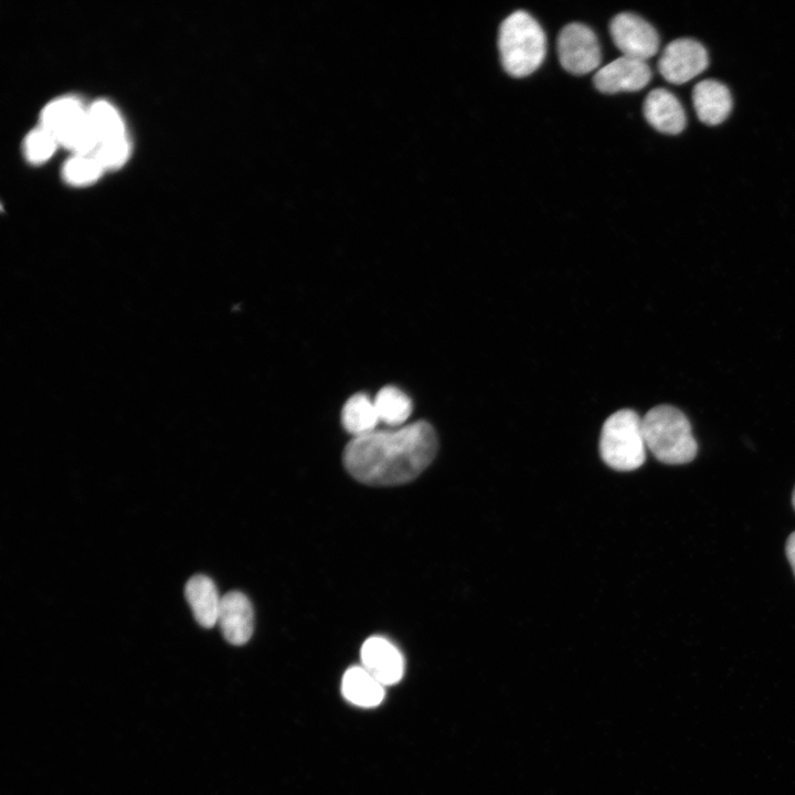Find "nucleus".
<instances>
[{
	"label": "nucleus",
	"mask_w": 795,
	"mask_h": 795,
	"mask_svg": "<svg viewBox=\"0 0 795 795\" xmlns=\"http://www.w3.org/2000/svg\"><path fill=\"white\" fill-rule=\"evenodd\" d=\"M436 452L435 430L421 420L396 430H374L353 437L344 447L343 464L363 484L400 485L416 478Z\"/></svg>",
	"instance_id": "nucleus-1"
},
{
	"label": "nucleus",
	"mask_w": 795,
	"mask_h": 795,
	"mask_svg": "<svg viewBox=\"0 0 795 795\" xmlns=\"http://www.w3.org/2000/svg\"><path fill=\"white\" fill-rule=\"evenodd\" d=\"M498 49L505 71L513 77H524L533 73L544 60L545 34L534 18L518 10L501 22Z\"/></svg>",
	"instance_id": "nucleus-2"
},
{
	"label": "nucleus",
	"mask_w": 795,
	"mask_h": 795,
	"mask_svg": "<svg viewBox=\"0 0 795 795\" xmlns=\"http://www.w3.org/2000/svg\"><path fill=\"white\" fill-rule=\"evenodd\" d=\"M647 449L661 463L687 464L698 451L691 425L686 415L675 406L662 404L650 409L642 417Z\"/></svg>",
	"instance_id": "nucleus-3"
},
{
	"label": "nucleus",
	"mask_w": 795,
	"mask_h": 795,
	"mask_svg": "<svg viewBox=\"0 0 795 795\" xmlns=\"http://www.w3.org/2000/svg\"><path fill=\"white\" fill-rule=\"evenodd\" d=\"M642 417L630 409L611 414L603 424L600 454L603 462L619 471L639 468L646 459Z\"/></svg>",
	"instance_id": "nucleus-4"
},
{
	"label": "nucleus",
	"mask_w": 795,
	"mask_h": 795,
	"mask_svg": "<svg viewBox=\"0 0 795 795\" xmlns=\"http://www.w3.org/2000/svg\"><path fill=\"white\" fill-rule=\"evenodd\" d=\"M558 55L562 67L571 74L583 75L601 63V49L595 33L582 23H570L559 33Z\"/></svg>",
	"instance_id": "nucleus-5"
},
{
	"label": "nucleus",
	"mask_w": 795,
	"mask_h": 795,
	"mask_svg": "<svg viewBox=\"0 0 795 795\" xmlns=\"http://www.w3.org/2000/svg\"><path fill=\"white\" fill-rule=\"evenodd\" d=\"M610 33L624 56L646 61L659 47V36L646 20L630 12L616 14L610 23Z\"/></svg>",
	"instance_id": "nucleus-6"
},
{
	"label": "nucleus",
	"mask_w": 795,
	"mask_h": 795,
	"mask_svg": "<svg viewBox=\"0 0 795 795\" xmlns=\"http://www.w3.org/2000/svg\"><path fill=\"white\" fill-rule=\"evenodd\" d=\"M708 66L706 49L692 39H678L662 51L658 70L669 83L683 84L699 75Z\"/></svg>",
	"instance_id": "nucleus-7"
},
{
	"label": "nucleus",
	"mask_w": 795,
	"mask_h": 795,
	"mask_svg": "<svg viewBox=\"0 0 795 795\" xmlns=\"http://www.w3.org/2000/svg\"><path fill=\"white\" fill-rule=\"evenodd\" d=\"M651 77L646 61L628 56H619L594 74L595 87L605 94L635 92L645 87Z\"/></svg>",
	"instance_id": "nucleus-8"
},
{
	"label": "nucleus",
	"mask_w": 795,
	"mask_h": 795,
	"mask_svg": "<svg viewBox=\"0 0 795 795\" xmlns=\"http://www.w3.org/2000/svg\"><path fill=\"white\" fill-rule=\"evenodd\" d=\"M362 667L381 685L399 682L404 672V658L399 648L388 638L372 636L368 638L360 653Z\"/></svg>",
	"instance_id": "nucleus-9"
},
{
	"label": "nucleus",
	"mask_w": 795,
	"mask_h": 795,
	"mask_svg": "<svg viewBox=\"0 0 795 795\" xmlns=\"http://www.w3.org/2000/svg\"><path fill=\"white\" fill-rule=\"evenodd\" d=\"M218 625L232 645H243L250 640L254 630V611L248 597L239 591L222 596Z\"/></svg>",
	"instance_id": "nucleus-10"
},
{
	"label": "nucleus",
	"mask_w": 795,
	"mask_h": 795,
	"mask_svg": "<svg viewBox=\"0 0 795 795\" xmlns=\"http://www.w3.org/2000/svg\"><path fill=\"white\" fill-rule=\"evenodd\" d=\"M644 116L655 129L665 134H678L686 126V114L680 102L665 88H656L647 95Z\"/></svg>",
	"instance_id": "nucleus-11"
},
{
	"label": "nucleus",
	"mask_w": 795,
	"mask_h": 795,
	"mask_svg": "<svg viewBox=\"0 0 795 795\" xmlns=\"http://www.w3.org/2000/svg\"><path fill=\"white\" fill-rule=\"evenodd\" d=\"M184 596L199 625L211 628L218 624L222 597L209 576L193 575L186 584Z\"/></svg>",
	"instance_id": "nucleus-12"
},
{
	"label": "nucleus",
	"mask_w": 795,
	"mask_h": 795,
	"mask_svg": "<svg viewBox=\"0 0 795 795\" xmlns=\"http://www.w3.org/2000/svg\"><path fill=\"white\" fill-rule=\"evenodd\" d=\"M692 102L697 116L708 125L722 123L732 108L728 87L714 80L698 83L692 92Z\"/></svg>",
	"instance_id": "nucleus-13"
},
{
	"label": "nucleus",
	"mask_w": 795,
	"mask_h": 795,
	"mask_svg": "<svg viewBox=\"0 0 795 795\" xmlns=\"http://www.w3.org/2000/svg\"><path fill=\"white\" fill-rule=\"evenodd\" d=\"M341 691L348 701L364 708L375 707L384 698V686L362 666L351 667L344 672Z\"/></svg>",
	"instance_id": "nucleus-14"
},
{
	"label": "nucleus",
	"mask_w": 795,
	"mask_h": 795,
	"mask_svg": "<svg viewBox=\"0 0 795 795\" xmlns=\"http://www.w3.org/2000/svg\"><path fill=\"white\" fill-rule=\"evenodd\" d=\"M86 114L87 108H84L77 98H56L43 108L40 117V126L57 138L82 120Z\"/></svg>",
	"instance_id": "nucleus-15"
},
{
	"label": "nucleus",
	"mask_w": 795,
	"mask_h": 795,
	"mask_svg": "<svg viewBox=\"0 0 795 795\" xmlns=\"http://www.w3.org/2000/svg\"><path fill=\"white\" fill-rule=\"evenodd\" d=\"M341 422L353 437L374 431L380 420L373 400L362 392L351 395L342 407Z\"/></svg>",
	"instance_id": "nucleus-16"
},
{
	"label": "nucleus",
	"mask_w": 795,
	"mask_h": 795,
	"mask_svg": "<svg viewBox=\"0 0 795 795\" xmlns=\"http://www.w3.org/2000/svg\"><path fill=\"white\" fill-rule=\"evenodd\" d=\"M373 402L380 422L390 426L402 425L413 410L409 395L394 385H385L380 389Z\"/></svg>",
	"instance_id": "nucleus-17"
},
{
	"label": "nucleus",
	"mask_w": 795,
	"mask_h": 795,
	"mask_svg": "<svg viewBox=\"0 0 795 795\" xmlns=\"http://www.w3.org/2000/svg\"><path fill=\"white\" fill-rule=\"evenodd\" d=\"M88 120L97 137L98 145L126 137L124 120L116 107L99 99L87 108Z\"/></svg>",
	"instance_id": "nucleus-18"
},
{
	"label": "nucleus",
	"mask_w": 795,
	"mask_h": 795,
	"mask_svg": "<svg viewBox=\"0 0 795 795\" xmlns=\"http://www.w3.org/2000/svg\"><path fill=\"white\" fill-rule=\"evenodd\" d=\"M104 172L103 167L94 156L73 155L64 163L62 169L63 179L72 186H87L95 182Z\"/></svg>",
	"instance_id": "nucleus-19"
},
{
	"label": "nucleus",
	"mask_w": 795,
	"mask_h": 795,
	"mask_svg": "<svg viewBox=\"0 0 795 795\" xmlns=\"http://www.w3.org/2000/svg\"><path fill=\"white\" fill-rule=\"evenodd\" d=\"M55 136L43 127L30 131L23 142V151L29 162L41 165L49 160L57 148Z\"/></svg>",
	"instance_id": "nucleus-20"
},
{
	"label": "nucleus",
	"mask_w": 795,
	"mask_h": 795,
	"mask_svg": "<svg viewBox=\"0 0 795 795\" xmlns=\"http://www.w3.org/2000/svg\"><path fill=\"white\" fill-rule=\"evenodd\" d=\"M130 145L127 137L102 142L94 151V156L104 170L116 169L123 166L129 157Z\"/></svg>",
	"instance_id": "nucleus-21"
},
{
	"label": "nucleus",
	"mask_w": 795,
	"mask_h": 795,
	"mask_svg": "<svg viewBox=\"0 0 795 795\" xmlns=\"http://www.w3.org/2000/svg\"><path fill=\"white\" fill-rule=\"evenodd\" d=\"M785 553L795 575V531L792 532L786 540Z\"/></svg>",
	"instance_id": "nucleus-22"
},
{
	"label": "nucleus",
	"mask_w": 795,
	"mask_h": 795,
	"mask_svg": "<svg viewBox=\"0 0 795 795\" xmlns=\"http://www.w3.org/2000/svg\"><path fill=\"white\" fill-rule=\"evenodd\" d=\"M792 504H793V508L795 510V487H794L793 495H792Z\"/></svg>",
	"instance_id": "nucleus-23"
}]
</instances>
